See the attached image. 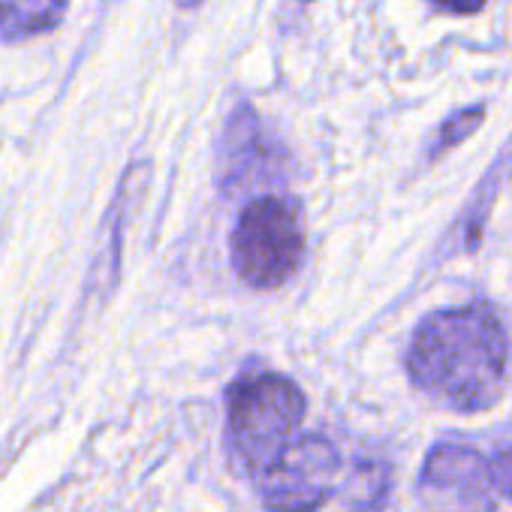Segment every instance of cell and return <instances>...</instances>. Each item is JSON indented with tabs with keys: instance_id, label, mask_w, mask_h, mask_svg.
Returning <instances> with one entry per match:
<instances>
[{
	"instance_id": "cell-6",
	"label": "cell",
	"mask_w": 512,
	"mask_h": 512,
	"mask_svg": "<svg viewBox=\"0 0 512 512\" xmlns=\"http://www.w3.org/2000/svg\"><path fill=\"white\" fill-rule=\"evenodd\" d=\"M70 0H0V37L28 40L55 31L67 16Z\"/></svg>"
},
{
	"instance_id": "cell-7",
	"label": "cell",
	"mask_w": 512,
	"mask_h": 512,
	"mask_svg": "<svg viewBox=\"0 0 512 512\" xmlns=\"http://www.w3.org/2000/svg\"><path fill=\"white\" fill-rule=\"evenodd\" d=\"M392 494V467L383 461H356L350 482V512H383Z\"/></svg>"
},
{
	"instance_id": "cell-3",
	"label": "cell",
	"mask_w": 512,
	"mask_h": 512,
	"mask_svg": "<svg viewBox=\"0 0 512 512\" xmlns=\"http://www.w3.org/2000/svg\"><path fill=\"white\" fill-rule=\"evenodd\" d=\"M229 260L235 275L253 290L284 287L305 260L302 214L290 199H250L229 235Z\"/></svg>"
},
{
	"instance_id": "cell-11",
	"label": "cell",
	"mask_w": 512,
	"mask_h": 512,
	"mask_svg": "<svg viewBox=\"0 0 512 512\" xmlns=\"http://www.w3.org/2000/svg\"><path fill=\"white\" fill-rule=\"evenodd\" d=\"M302 4H311V0H302Z\"/></svg>"
},
{
	"instance_id": "cell-4",
	"label": "cell",
	"mask_w": 512,
	"mask_h": 512,
	"mask_svg": "<svg viewBox=\"0 0 512 512\" xmlns=\"http://www.w3.org/2000/svg\"><path fill=\"white\" fill-rule=\"evenodd\" d=\"M338 479V449L320 434H305L260 473V497L269 512H317L335 494Z\"/></svg>"
},
{
	"instance_id": "cell-5",
	"label": "cell",
	"mask_w": 512,
	"mask_h": 512,
	"mask_svg": "<svg viewBox=\"0 0 512 512\" xmlns=\"http://www.w3.org/2000/svg\"><path fill=\"white\" fill-rule=\"evenodd\" d=\"M419 482L434 494L455 491L464 500H476L488 488V461L470 446L440 443L428 452Z\"/></svg>"
},
{
	"instance_id": "cell-10",
	"label": "cell",
	"mask_w": 512,
	"mask_h": 512,
	"mask_svg": "<svg viewBox=\"0 0 512 512\" xmlns=\"http://www.w3.org/2000/svg\"><path fill=\"white\" fill-rule=\"evenodd\" d=\"M175 4L181 7V10H193V7H199L202 0H175Z\"/></svg>"
},
{
	"instance_id": "cell-1",
	"label": "cell",
	"mask_w": 512,
	"mask_h": 512,
	"mask_svg": "<svg viewBox=\"0 0 512 512\" xmlns=\"http://www.w3.org/2000/svg\"><path fill=\"white\" fill-rule=\"evenodd\" d=\"M509 341L488 305L428 314L413 332L407 374L434 404L455 413L491 410L503 395Z\"/></svg>"
},
{
	"instance_id": "cell-8",
	"label": "cell",
	"mask_w": 512,
	"mask_h": 512,
	"mask_svg": "<svg viewBox=\"0 0 512 512\" xmlns=\"http://www.w3.org/2000/svg\"><path fill=\"white\" fill-rule=\"evenodd\" d=\"M482 115H485V106H470V109H461L458 115H452V118L443 124V130H440V136H437V142H434V148H431V157H440V154H446L449 148H455L458 142H464V139L479 127Z\"/></svg>"
},
{
	"instance_id": "cell-9",
	"label": "cell",
	"mask_w": 512,
	"mask_h": 512,
	"mask_svg": "<svg viewBox=\"0 0 512 512\" xmlns=\"http://www.w3.org/2000/svg\"><path fill=\"white\" fill-rule=\"evenodd\" d=\"M488 485L512 500V449H503L488 461Z\"/></svg>"
},
{
	"instance_id": "cell-2",
	"label": "cell",
	"mask_w": 512,
	"mask_h": 512,
	"mask_svg": "<svg viewBox=\"0 0 512 512\" xmlns=\"http://www.w3.org/2000/svg\"><path fill=\"white\" fill-rule=\"evenodd\" d=\"M305 392L284 374H250L229 386L226 443L241 473L260 476L305 422Z\"/></svg>"
}]
</instances>
